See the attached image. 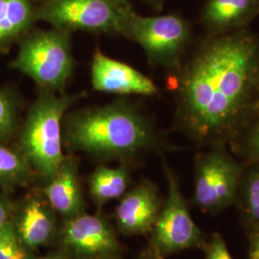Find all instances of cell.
<instances>
[{
    "label": "cell",
    "instance_id": "1",
    "mask_svg": "<svg viewBox=\"0 0 259 259\" xmlns=\"http://www.w3.org/2000/svg\"><path fill=\"white\" fill-rule=\"evenodd\" d=\"M176 125L197 146L232 144L259 113V38L210 34L178 71Z\"/></svg>",
    "mask_w": 259,
    "mask_h": 259
},
{
    "label": "cell",
    "instance_id": "2",
    "mask_svg": "<svg viewBox=\"0 0 259 259\" xmlns=\"http://www.w3.org/2000/svg\"><path fill=\"white\" fill-rule=\"evenodd\" d=\"M68 153L81 152L100 162L134 164L164 147L152 122L125 99L72 111L62 124Z\"/></svg>",
    "mask_w": 259,
    "mask_h": 259
},
{
    "label": "cell",
    "instance_id": "3",
    "mask_svg": "<svg viewBox=\"0 0 259 259\" xmlns=\"http://www.w3.org/2000/svg\"><path fill=\"white\" fill-rule=\"evenodd\" d=\"M84 96V93L60 94L39 91L29 108L16 144L35 174L36 185L50 181L64 160L63 120L66 111Z\"/></svg>",
    "mask_w": 259,
    "mask_h": 259
},
{
    "label": "cell",
    "instance_id": "4",
    "mask_svg": "<svg viewBox=\"0 0 259 259\" xmlns=\"http://www.w3.org/2000/svg\"><path fill=\"white\" fill-rule=\"evenodd\" d=\"M18 44V54L10 67L31 78L39 91L65 93L75 68L71 32L30 30Z\"/></svg>",
    "mask_w": 259,
    "mask_h": 259
},
{
    "label": "cell",
    "instance_id": "5",
    "mask_svg": "<svg viewBox=\"0 0 259 259\" xmlns=\"http://www.w3.org/2000/svg\"><path fill=\"white\" fill-rule=\"evenodd\" d=\"M134 12L128 0H47L36 7V18L69 32L123 36Z\"/></svg>",
    "mask_w": 259,
    "mask_h": 259
},
{
    "label": "cell",
    "instance_id": "6",
    "mask_svg": "<svg viewBox=\"0 0 259 259\" xmlns=\"http://www.w3.org/2000/svg\"><path fill=\"white\" fill-rule=\"evenodd\" d=\"M243 169L244 163L232 157L225 144L209 146L197 154L192 204L212 215L234 205Z\"/></svg>",
    "mask_w": 259,
    "mask_h": 259
},
{
    "label": "cell",
    "instance_id": "7",
    "mask_svg": "<svg viewBox=\"0 0 259 259\" xmlns=\"http://www.w3.org/2000/svg\"><path fill=\"white\" fill-rule=\"evenodd\" d=\"M162 168L168 193L156 223L149 233V246L164 258L183 250H204L208 238L192 219L178 177L164 158Z\"/></svg>",
    "mask_w": 259,
    "mask_h": 259
},
{
    "label": "cell",
    "instance_id": "8",
    "mask_svg": "<svg viewBox=\"0 0 259 259\" xmlns=\"http://www.w3.org/2000/svg\"><path fill=\"white\" fill-rule=\"evenodd\" d=\"M123 36L141 47L151 65L178 72L190 42L191 29L177 15L142 17L134 12Z\"/></svg>",
    "mask_w": 259,
    "mask_h": 259
},
{
    "label": "cell",
    "instance_id": "9",
    "mask_svg": "<svg viewBox=\"0 0 259 259\" xmlns=\"http://www.w3.org/2000/svg\"><path fill=\"white\" fill-rule=\"evenodd\" d=\"M53 248L72 259H100L124 252L116 229L101 213L62 220Z\"/></svg>",
    "mask_w": 259,
    "mask_h": 259
},
{
    "label": "cell",
    "instance_id": "10",
    "mask_svg": "<svg viewBox=\"0 0 259 259\" xmlns=\"http://www.w3.org/2000/svg\"><path fill=\"white\" fill-rule=\"evenodd\" d=\"M59 219L37 185H33L21 199L16 200L12 223L20 242L36 252L44 247H53L61 223Z\"/></svg>",
    "mask_w": 259,
    "mask_h": 259
},
{
    "label": "cell",
    "instance_id": "11",
    "mask_svg": "<svg viewBox=\"0 0 259 259\" xmlns=\"http://www.w3.org/2000/svg\"><path fill=\"white\" fill-rule=\"evenodd\" d=\"M163 201L158 186L148 179H141L121 197L114 209L116 231L125 236L149 235Z\"/></svg>",
    "mask_w": 259,
    "mask_h": 259
},
{
    "label": "cell",
    "instance_id": "12",
    "mask_svg": "<svg viewBox=\"0 0 259 259\" xmlns=\"http://www.w3.org/2000/svg\"><path fill=\"white\" fill-rule=\"evenodd\" d=\"M93 90L119 95L155 96L158 88L147 76L133 66L104 54L97 47L91 67Z\"/></svg>",
    "mask_w": 259,
    "mask_h": 259
},
{
    "label": "cell",
    "instance_id": "13",
    "mask_svg": "<svg viewBox=\"0 0 259 259\" xmlns=\"http://www.w3.org/2000/svg\"><path fill=\"white\" fill-rule=\"evenodd\" d=\"M37 186L61 220L87 212L79 158L74 154L65 155L53 178L47 184Z\"/></svg>",
    "mask_w": 259,
    "mask_h": 259
},
{
    "label": "cell",
    "instance_id": "14",
    "mask_svg": "<svg viewBox=\"0 0 259 259\" xmlns=\"http://www.w3.org/2000/svg\"><path fill=\"white\" fill-rule=\"evenodd\" d=\"M259 14V0H206L202 21L210 34L243 29Z\"/></svg>",
    "mask_w": 259,
    "mask_h": 259
},
{
    "label": "cell",
    "instance_id": "15",
    "mask_svg": "<svg viewBox=\"0 0 259 259\" xmlns=\"http://www.w3.org/2000/svg\"><path fill=\"white\" fill-rule=\"evenodd\" d=\"M131 166L120 163L111 167L99 164L88 178L89 194L94 204L101 209L105 204L113 200H119L132 185Z\"/></svg>",
    "mask_w": 259,
    "mask_h": 259
},
{
    "label": "cell",
    "instance_id": "16",
    "mask_svg": "<svg viewBox=\"0 0 259 259\" xmlns=\"http://www.w3.org/2000/svg\"><path fill=\"white\" fill-rule=\"evenodd\" d=\"M36 20V7L31 0H0V52H8Z\"/></svg>",
    "mask_w": 259,
    "mask_h": 259
},
{
    "label": "cell",
    "instance_id": "17",
    "mask_svg": "<svg viewBox=\"0 0 259 259\" xmlns=\"http://www.w3.org/2000/svg\"><path fill=\"white\" fill-rule=\"evenodd\" d=\"M36 185V177L17 144L0 142V188L14 192Z\"/></svg>",
    "mask_w": 259,
    "mask_h": 259
},
{
    "label": "cell",
    "instance_id": "18",
    "mask_svg": "<svg viewBox=\"0 0 259 259\" xmlns=\"http://www.w3.org/2000/svg\"><path fill=\"white\" fill-rule=\"evenodd\" d=\"M247 232L259 226V163L244 161L236 203Z\"/></svg>",
    "mask_w": 259,
    "mask_h": 259
},
{
    "label": "cell",
    "instance_id": "19",
    "mask_svg": "<svg viewBox=\"0 0 259 259\" xmlns=\"http://www.w3.org/2000/svg\"><path fill=\"white\" fill-rule=\"evenodd\" d=\"M20 102L12 88H0V142H10L19 134Z\"/></svg>",
    "mask_w": 259,
    "mask_h": 259
},
{
    "label": "cell",
    "instance_id": "20",
    "mask_svg": "<svg viewBox=\"0 0 259 259\" xmlns=\"http://www.w3.org/2000/svg\"><path fill=\"white\" fill-rule=\"evenodd\" d=\"M231 146L246 162L259 163V115L255 120L250 122Z\"/></svg>",
    "mask_w": 259,
    "mask_h": 259
},
{
    "label": "cell",
    "instance_id": "21",
    "mask_svg": "<svg viewBox=\"0 0 259 259\" xmlns=\"http://www.w3.org/2000/svg\"><path fill=\"white\" fill-rule=\"evenodd\" d=\"M37 253L19 240L12 221L0 231V259H36Z\"/></svg>",
    "mask_w": 259,
    "mask_h": 259
},
{
    "label": "cell",
    "instance_id": "22",
    "mask_svg": "<svg viewBox=\"0 0 259 259\" xmlns=\"http://www.w3.org/2000/svg\"><path fill=\"white\" fill-rule=\"evenodd\" d=\"M204 259H233L222 234L214 232L204 247Z\"/></svg>",
    "mask_w": 259,
    "mask_h": 259
},
{
    "label": "cell",
    "instance_id": "23",
    "mask_svg": "<svg viewBox=\"0 0 259 259\" xmlns=\"http://www.w3.org/2000/svg\"><path fill=\"white\" fill-rule=\"evenodd\" d=\"M16 200L13 198L12 192L1 190L0 192V231L12 221V216L15 209Z\"/></svg>",
    "mask_w": 259,
    "mask_h": 259
},
{
    "label": "cell",
    "instance_id": "24",
    "mask_svg": "<svg viewBox=\"0 0 259 259\" xmlns=\"http://www.w3.org/2000/svg\"><path fill=\"white\" fill-rule=\"evenodd\" d=\"M249 249L248 258L259 259V226L248 232Z\"/></svg>",
    "mask_w": 259,
    "mask_h": 259
},
{
    "label": "cell",
    "instance_id": "25",
    "mask_svg": "<svg viewBox=\"0 0 259 259\" xmlns=\"http://www.w3.org/2000/svg\"><path fill=\"white\" fill-rule=\"evenodd\" d=\"M137 259H164V257L148 245L147 248L139 252Z\"/></svg>",
    "mask_w": 259,
    "mask_h": 259
},
{
    "label": "cell",
    "instance_id": "26",
    "mask_svg": "<svg viewBox=\"0 0 259 259\" xmlns=\"http://www.w3.org/2000/svg\"><path fill=\"white\" fill-rule=\"evenodd\" d=\"M36 259H72L69 255H67L63 250H59L53 248V250L47 252L46 255L38 257Z\"/></svg>",
    "mask_w": 259,
    "mask_h": 259
},
{
    "label": "cell",
    "instance_id": "27",
    "mask_svg": "<svg viewBox=\"0 0 259 259\" xmlns=\"http://www.w3.org/2000/svg\"><path fill=\"white\" fill-rule=\"evenodd\" d=\"M141 1L148 3L149 5L157 10L161 9L163 5V0H141Z\"/></svg>",
    "mask_w": 259,
    "mask_h": 259
},
{
    "label": "cell",
    "instance_id": "28",
    "mask_svg": "<svg viewBox=\"0 0 259 259\" xmlns=\"http://www.w3.org/2000/svg\"><path fill=\"white\" fill-rule=\"evenodd\" d=\"M100 259H123L122 255H113V256H108V257H103Z\"/></svg>",
    "mask_w": 259,
    "mask_h": 259
},
{
    "label": "cell",
    "instance_id": "29",
    "mask_svg": "<svg viewBox=\"0 0 259 259\" xmlns=\"http://www.w3.org/2000/svg\"><path fill=\"white\" fill-rule=\"evenodd\" d=\"M32 2H37V3H42V2H46V1H47V0H31Z\"/></svg>",
    "mask_w": 259,
    "mask_h": 259
},
{
    "label": "cell",
    "instance_id": "30",
    "mask_svg": "<svg viewBox=\"0 0 259 259\" xmlns=\"http://www.w3.org/2000/svg\"><path fill=\"white\" fill-rule=\"evenodd\" d=\"M258 115H259V113H258Z\"/></svg>",
    "mask_w": 259,
    "mask_h": 259
}]
</instances>
